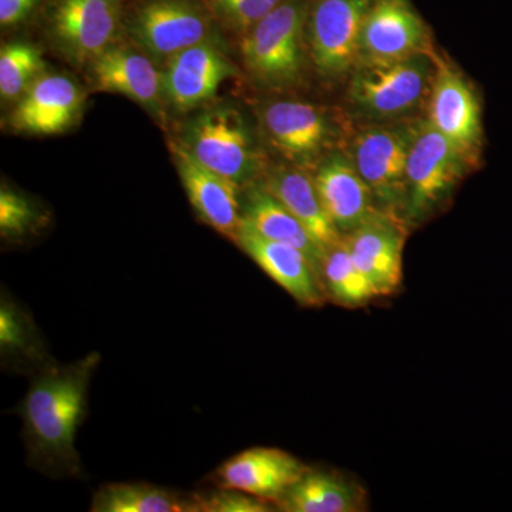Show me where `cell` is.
Instances as JSON below:
<instances>
[{
    "label": "cell",
    "mask_w": 512,
    "mask_h": 512,
    "mask_svg": "<svg viewBox=\"0 0 512 512\" xmlns=\"http://www.w3.org/2000/svg\"><path fill=\"white\" fill-rule=\"evenodd\" d=\"M99 363V353H90L72 365L47 363L33 377L19 412L28 463L40 473L76 477L82 471L76 434L86 419L90 380Z\"/></svg>",
    "instance_id": "6da1fadb"
},
{
    "label": "cell",
    "mask_w": 512,
    "mask_h": 512,
    "mask_svg": "<svg viewBox=\"0 0 512 512\" xmlns=\"http://www.w3.org/2000/svg\"><path fill=\"white\" fill-rule=\"evenodd\" d=\"M436 72L426 52L396 60H359L350 83V99L367 116H403L423 101Z\"/></svg>",
    "instance_id": "7a4b0ae2"
},
{
    "label": "cell",
    "mask_w": 512,
    "mask_h": 512,
    "mask_svg": "<svg viewBox=\"0 0 512 512\" xmlns=\"http://www.w3.org/2000/svg\"><path fill=\"white\" fill-rule=\"evenodd\" d=\"M305 0H284L247 32L242 55L248 69L269 86H289L302 73L303 29L308 25Z\"/></svg>",
    "instance_id": "3957f363"
},
{
    "label": "cell",
    "mask_w": 512,
    "mask_h": 512,
    "mask_svg": "<svg viewBox=\"0 0 512 512\" xmlns=\"http://www.w3.org/2000/svg\"><path fill=\"white\" fill-rule=\"evenodd\" d=\"M468 160L430 121L413 127L407 158V205L409 220L429 215L456 187Z\"/></svg>",
    "instance_id": "277c9868"
},
{
    "label": "cell",
    "mask_w": 512,
    "mask_h": 512,
    "mask_svg": "<svg viewBox=\"0 0 512 512\" xmlns=\"http://www.w3.org/2000/svg\"><path fill=\"white\" fill-rule=\"evenodd\" d=\"M183 147L208 170L238 185L254 175L251 137L235 110L220 107L200 114L188 126Z\"/></svg>",
    "instance_id": "5b68a950"
},
{
    "label": "cell",
    "mask_w": 512,
    "mask_h": 512,
    "mask_svg": "<svg viewBox=\"0 0 512 512\" xmlns=\"http://www.w3.org/2000/svg\"><path fill=\"white\" fill-rule=\"evenodd\" d=\"M413 127H376L353 144V164L376 201L390 214L406 212L407 158Z\"/></svg>",
    "instance_id": "8992f818"
},
{
    "label": "cell",
    "mask_w": 512,
    "mask_h": 512,
    "mask_svg": "<svg viewBox=\"0 0 512 512\" xmlns=\"http://www.w3.org/2000/svg\"><path fill=\"white\" fill-rule=\"evenodd\" d=\"M375 0H318L309 12L313 62L325 76H340L360 60L363 25Z\"/></svg>",
    "instance_id": "52a82bcc"
},
{
    "label": "cell",
    "mask_w": 512,
    "mask_h": 512,
    "mask_svg": "<svg viewBox=\"0 0 512 512\" xmlns=\"http://www.w3.org/2000/svg\"><path fill=\"white\" fill-rule=\"evenodd\" d=\"M211 19L190 0H151L138 10L131 32L154 57H171L210 42Z\"/></svg>",
    "instance_id": "ba28073f"
},
{
    "label": "cell",
    "mask_w": 512,
    "mask_h": 512,
    "mask_svg": "<svg viewBox=\"0 0 512 512\" xmlns=\"http://www.w3.org/2000/svg\"><path fill=\"white\" fill-rule=\"evenodd\" d=\"M309 470L281 448L252 447L229 458L214 473L218 487L242 491L276 504Z\"/></svg>",
    "instance_id": "9c48e42d"
},
{
    "label": "cell",
    "mask_w": 512,
    "mask_h": 512,
    "mask_svg": "<svg viewBox=\"0 0 512 512\" xmlns=\"http://www.w3.org/2000/svg\"><path fill=\"white\" fill-rule=\"evenodd\" d=\"M353 261L375 286L377 295L390 296L403 281V249L406 241L402 221L383 211L355 231L343 235Z\"/></svg>",
    "instance_id": "30bf717a"
},
{
    "label": "cell",
    "mask_w": 512,
    "mask_h": 512,
    "mask_svg": "<svg viewBox=\"0 0 512 512\" xmlns=\"http://www.w3.org/2000/svg\"><path fill=\"white\" fill-rule=\"evenodd\" d=\"M237 244L299 305L316 308L323 305L328 298L322 278L298 248L262 237L244 218L239 228Z\"/></svg>",
    "instance_id": "8fae6325"
},
{
    "label": "cell",
    "mask_w": 512,
    "mask_h": 512,
    "mask_svg": "<svg viewBox=\"0 0 512 512\" xmlns=\"http://www.w3.org/2000/svg\"><path fill=\"white\" fill-rule=\"evenodd\" d=\"M427 42L429 30L410 0H375L363 25L360 60L403 59L424 52Z\"/></svg>",
    "instance_id": "7c38bea8"
},
{
    "label": "cell",
    "mask_w": 512,
    "mask_h": 512,
    "mask_svg": "<svg viewBox=\"0 0 512 512\" xmlns=\"http://www.w3.org/2000/svg\"><path fill=\"white\" fill-rule=\"evenodd\" d=\"M430 93V123L473 163L483 141L476 93L460 73L446 66L437 70Z\"/></svg>",
    "instance_id": "4fadbf2b"
},
{
    "label": "cell",
    "mask_w": 512,
    "mask_h": 512,
    "mask_svg": "<svg viewBox=\"0 0 512 512\" xmlns=\"http://www.w3.org/2000/svg\"><path fill=\"white\" fill-rule=\"evenodd\" d=\"M313 180L325 211L342 235L355 231L383 212L377 210L375 195L353 161L345 156L336 154L328 158Z\"/></svg>",
    "instance_id": "5bb4252c"
},
{
    "label": "cell",
    "mask_w": 512,
    "mask_h": 512,
    "mask_svg": "<svg viewBox=\"0 0 512 512\" xmlns=\"http://www.w3.org/2000/svg\"><path fill=\"white\" fill-rule=\"evenodd\" d=\"M174 153L188 200L201 220L224 237L237 242L242 224L239 185L208 170L183 146L175 147Z\"/></svg>",
    "instance_id": "9a60e30c"
},
{
    "label": "cell",
    "mask_w": 512,
    "mask_h": 512,
    "mask_svg": "<svg viewBox=\"0 0 512 512\" xmlns=\"http://www.w3.org/2000/svg\"><path fill=\"white\" fill-rule=\"evenodd\" d=\"M232 74L235 70L227 57L211 42L201 43L168 60L164 94L175 109H194L214 97Z\"/></svg>",
    "instance_id": "2e32d148"
},
{
    "label": "cell",
    "mask_w": 512,
    "mask_h": 512,
    "mask_svg": "<svg viewBox=\"0 0 512 512\" xmlns=\"http://www.w3.org/2000/svg\"><path fill=\"white\" fill-rule=\"evenodd\" d=\"M119 25L117 0H60L53 19L57 39L80 60L109 49Z\"/></svg>",
    "instance_id": "e0dca14e"
},
{
    "label": "cell",
    "mask_w": 512,
    "mask_h": 512,
    "mask_svg": "<svg viewBox=\"0 0 512 512\" xmlns=\"http://www.w3.org/2000/svg\"><path fill=\"white\" fill-rule=\"evenodd\" d=\"M83 93L72 79L43 74L20 97L13 126L32 134H59L72 126L82 109Z\"/></svg>",
    "instance_id": "ac0fdd59"
},
{
    "label": "cell",
    "mask_w": 512,
    "mask_h": 512,
    "mask_svg": "<svg viewBox=\"0 0 512 512\" xmlns=\"http://www.w3.org/2000/svg\"><path fill=\"white\" fill-rule=\"evenodd\" d=\"M93 77L101 92L121 94L154 111L160 107L164 73L143 53L109 47L94 59Z\"/></svg>",
    "instance_id": "d6986e66"
},
{
    "label": "cell",
    "mask_w": 512,
    "mask_h": 512,
    "mask_svg": "<svg viewBox=\"0 0 512 512\" xmlns=\"http://www.w3.org/2000/svg\"><path fill=\"white\" fill-rule=\"evenodd\" d=\"M275 507L284 512H360L366 510L367 494L343 474L309 467Z\"/></svg>",
    "instance_id": "ffe728a7"
},
{
    "label": "cell",
    "mask_w": 512,
    "mask_h": 512,
    "mask_svg": "<svg viewBox=\"0 0 512 512\" xmlns=\"http://www.w3.org/2000/svg\"><path fill=\"white\" fill-rule=\"evenodd\" d=\"M262 121L272 143L288 156H318L328 138L325 117L312 104L303 101H275L266 107Z\"/></svg>",
    "instance_id": "44dd1931"
},
{
    "label": "cell",
    "mask_w": 512,
    "mask_h": 512,
    "mask_svg": "<svg viewBox=\"0 0 512 512\" xmlns=\"http://www.w3.org/2000/svg\"><path fill=\"white\" fill-rule=\"evenodd\" d=\"M265 190L271 192L276 200L308 229L323 251L328 252L342 241L343 235L330 220L320 201L315 180L302 171L278 168L269 177Z\"/></svg>",
    "instance_id": "7402d4cb"
},
{
    "label": "cell",
    "mask_w": 512,
    "mask_h": 512,
    "mask_svg": "<svg viewBox=\"0 0 512 512\" xmlns=\"http://www.w3.org/2000/svg\"><path fill=\"white\" fill-rule=\"evenodd\" d=\"M242 218L262 237L298 248L322 278L326 252L319 247L308 229L303 227L271 192L266 191L265 187H258L249 192Z\"/></svg>",
    "instance_id": "603a6c76"
},
{
    "label": "cell",
    "mask_w": 512,
    "mask_h": 512,
    "mask_svg": "<svg viewBox=\"0 0 512 512\" xmlns=\"http://www.w3.org/2000/svg\"><path fill=\"white\" fill-rule=\"evenodd\" d=\"M93 512H198L194 494L183 495L143 483L101 487L93 497Z\"/></svg>",
    "instance_id": "cb8c5ba5"
},
{
    "label": "cell",
    "mask_w": 512,
    "mask_h": 512,
    "mask_svg": "<svg viewBox=\"0 0 512 512\" xmlns=\"http://www.w3.org/2000/svg\"><path fill=\"white\" fill-rule=\"evenodd\" d=\"M322 281L330 301L345 308H360L379 298L375 286L353 261L345 239L329 249L322 266Z\"/></svg>",
    "instance_id": "d4e9b609"
},
{
    "label": "cell",
    "mask_w": 512,
    "mask_h": 512,
    "mask_svg": "<svg viewBox=\"0 0 512 512\" xmlns=\"http://www.w3.org/2000/svg\"><path fill=\"white\" fill-rule=\"evenodd\" d=\"M45 62L35 46L15 42L0 50V94L5 100L20 99L42 76Z\"/></svg>",
    "instance_id": "484cf974"
},
{
    "label": "cell",
    "mask_w": 512,
    "mask_h": 512,
    "mask_svg": "<svg viewBox=\"0 0 512 512\" xmlns=\"http://www.w3.org/2000/svg\"><path fill=\"white\" fill-rule=\"evenodd\" d=\"M0 346L3 356L28 357L35 363H43V349L40 346L35 326L15 303L2 302L0 308Z\"/></svg>",
    "instance_id": "4316f807"
},
{
    "label": "cell",
    "mask_w": 512,
    "mask_h": 512,
    "mask_svg": "<svg viewBox=\"0 0 512 512\" xmlns=\"http://www.w3.org/2000/svg\"><path fill=\"white\" fill-rule=\"evenodd\" d=\"M284 0H210L212 9L231 28L249 32Z\"/></svg>",
    "instance_id": "83f0119b"
},
{
    "label": "cell",
    "mask_w": 512,
    "mask_h": 512,
    "mask_svg": "<svg viewBox=\"0 0 512 512\" xmlns=\"http://www.w3.org/2000/svg\"><path fill=\"white\" fill-rule=\"evenodd\" d=\"M36 208L18 192L2 188L0 191V231L3 237L28 234L36 224Z\"/></svg>",
    "instance_id": "f1b7e54d"
},
{
    "label": "cell",
    "mask_w": 512,
    "mask_h": 512,
    "mask_svg": "<svg viewBox=\"0 0 512 512\" xmlns=\"http://www.w3.org/2000/svg\"><path fill=\"white\" fill-rule=\"evenodd\" d=\"M198 512H266L274 511V504L242 491L221 488L217 491L194 494Z\"/></svg>",
    "instance_id": "f546056e"
},
{
    "label": "cell",
    "mask_w": 512,
    "mask_h": 512,
    "mask_svg": "<svg viewBox=\"0 0 512 512\" xmlns=\"http://www.w3.org/2000/svg\"><path fill=\"white\" fill-rule=\"evenodd\" d=\"M39 0H0V23L12 26L22 22Z\"/></svg>",
    "instance_id": "4dcf8cb0"
}]
</instances>
